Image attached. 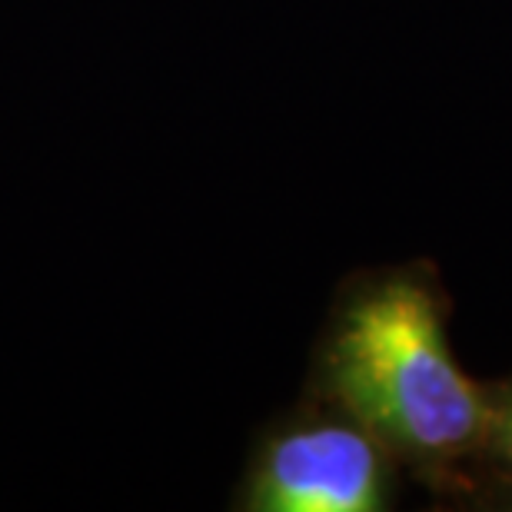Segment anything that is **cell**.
Instances as JSON below:
<instances>
[{
	"instance_id": "1",
	"label": "cell",
	"mask_w": 512,
	"mask_h": 512,
	"mask_svg": "<svg viewBox=\"0 0 512 512\" xmlns=\"http://www.w3.org/2000/svg\"><path fill=\"white\" fill-rule=\"evenodd\" d=\"M333 406L363 423L399 463L446 479L486 446V386L449 350L433 280L396 270L360 286L323 350Z\"/></svg>"
},
{
	"instance_id": "2",
	"label": "cell",
	"mask_w": 512,
	"mask_h": 512,
	"mask_svg": "<svg viewBox=\"0 0 512 512\" xmlns=\"http://www.w3.org/2000/svg\"><path fill=\"white\" fill-rule=\"evenodd\" d=\"M396 456L363 423L333 409L283 426L256 453L243 509L376 512L393 496Z\"/></svg>"
},
{
	"instance_id": "3",
	"label": "cell",
	"mask_w": 512,
	"mask_h": 512,
	"mask_svg": "<svg viewBox=\"0 0 512 512\" xmlns=\"http://www.w3.org/2000/svg\"><path fill=\"white\" fill-rule=\"evenodd\" d=\"M486 456L496 459L512 486V380L486 386Z\"/></svg>"
}]
</instances>
